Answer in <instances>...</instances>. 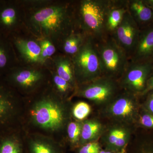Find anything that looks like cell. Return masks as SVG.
<instances>
[{
	"mask_svg": "<svg viewBox=\"0 0 153 153\" xmlns=\"http://www.w3.org/2000/svg\"><path fill=\"white\" fill-rule=\"evenodd\" d=\"M114 0H82L78 6L79 24L82 32L96 41L108 36L107 17Z\"/></svg>",
	"mask_w": 153,
	"mask_h": 153,
	"instance_id": "6da1fadb",
	"label": "cell"
},
{
	"mask_svg": "<svg viewBox=\"0 0 153 153\" xmlns=\"http://www.w3.org/2000/svg\"><path fill=\"white\" fill-rule=\"evenodd\" d=\"M74 20L72 12L66 6L46 7L37 11L32 18L35 27L44 35L50 36H68L73 31Z\"/></svg>",
	"mask_w": 153,
	"mask_h": 153,
	"instance_id": "7a4b0ae2",
	"label": "cell"
},
{
	"mask_svg": "<svg viewBox=\"0 0 153 153\" xmlns=\"http://www.w3.org/2000/svg\"><path fill=\"white\" fill-rule=\"evenodd\" d=\"M96 42L102 76L118 80L129 63L128 55L111 35Z\"/></svg>",
	"mask_w": 153,
	"mask_h": 153,
	"instance_id": "3957f363",
	"label": "cell"
},
{
	"mask_svg": "<svg viewBox=\"0 0 153 153\" xmlns=\"http://www.w3.org/2000/svg\"><path fill=\"white\" fill-rule=\"evenodd\" d=\"M75 78L86 83L102 76L96 42L87 36L77 53L71 57Z\"/></svg>",
	"mask_w": 153,
	"mask_h": 153,
	"instance_id": "277c9868",
	"label": "cell"
},
{
	"mask_svg": "<svg viewBox=\"0 0 153 153\" xmlns=\"http://www.w3.org/2000/svg\"><path fill=\"white\" fill-rule=\"evenodd\" d=\"M153 72V62L150 60L143 62L130 61L123 74L118 80L124 90L135 94L141 95Z\"/></svg>",
	"mask_w": 153,
	"mask_h": 153,
	"instance_id": "5b68a950",
	"label": "cell"
},
{
	"mask_svg": "<svg viewBox=\"0 0 153 153\" xmlns=\"http://www.w3.org/2000/svg\"><path fill=\"white\" fill-rule=\"evenodd\" d=\"M31 115L36 125L49 130L60 128L65 118L64 111L60 105L49 99L38 102L31 110Z\"/></svg>",
	"mask_w": 153,
	"mask_h": 153,
	"instance_id": "8992f818",
	"label": "cell"
},
{
	"mask_svg": "<svg viewBox=\"0 0 153 153\" xmlns=\"http://www.w3.org/2000/svg\"><path fill=\"white\" fill-rule=\"evenodd\" d=\"M118 87L120 86L118 80L102 76L85 83L79 90V94L96 103H104L117 95Z\"/></svg>",
	"mask_w": 153,
	"mask_h": 153,
	"instance_id": "52a82bcc",
	"label": "cell"
},
{
	"mask_svg": "<svg viewBox=\"0 0 153 153\" xmlns=\"http://www.w3.org/2000/svg\"><path fill=\"white\" fill-rule=\"evenodd\" d=\"M140 30L137 24L127 11L120 24L111 35L130 59L136 46Z\"/></svg>",
	"mask_w": 153,
	"mask_h": 153,
	"instance_id": "ba28073f",
	"label": "cell"
},
{
	"mask_svg": "<svg viewBox=\"0 0 153 153\" xmlns=\"http://www.w3.org/2000/svg\"><path fill=\"white\" fill-rule=\"evenodd\" d=\"M136 96L126 91L123 93L117 94L113 99L108 109L110 114L122 120L133 119L137 113Z\"/></svg>",
	"mask_w": 153,
	"mask_h": 153,
	"instance_id": "9c48e42d",
	"label": "cell"
},
{
	"mask_svg": "<svg viewBox=\"0 0 153 153\" xmlns=\"http://www.w3.org/2000/svg\"><path fill=\"white\" fill-rule=\"evenodd\" d=\"M153 55V24L140 30L137 42L130 61L143 62L150 60Z\"/></svg>",
	"mask_w": 153,
	"mask_h": 153,
	"instance_id": "30bf717a",
	"label": "cell"
},
{
	"mask_svg": "<svg viewBox=\"0 0 153 153\" xmlns=\"http://www.w3.org/2000/svg\"><path fill=\"white\" fill-rule=\"evenodd\" d=\"M127 8L140 30L153 24V11L143 0H128Z\"/></svg>",
	"mask_w": 153,
	"mask_h": 153,
	"instance_id": "8fae6325",
	"label": "cell"
},
{
	"mask_svg": "<svg viewBox=\"0 0 153 153\" xmlns=\"http://www.w3.org/2000/svg\"><path fill=\"white\" fill-rule=\"evenodd\" d=\"M128 0H114L107 17L106 30L108 35H112L128 11Z\"/></svg>",
	"mask_w": 153,
	"mask_h": 153,
	"instance_id": "7c38bea8",
	"label": "cell"
},
{
	"mask_svg": "<svg viewBox=\"0 0 153 153\" xmlns=\"http://www.w3.org/2000/svg\"><path fill=\"white\" fill-rule=\"evenodd\" d=\"M14 44L21 55L28 62L40 63L41 47L36 41L15 38Z\"/></svg>",
	"mask_w": 153,
	"mask_h": 153,
	"instance_id": "4fadbf2b",
	"label": "cell"
},
{
	"mask_svg": "<svg viewBox=\"0 0 153 153\" xmlns=\"http://www.w3.org/2000/svg\"><path fill=\"white\" fill-rule=\"evenodd\" d=\"M11 77L17 85L28 88L34 87L40 82L42 74L35 69H20L12 72Z\"/></svg>",
	"mask_w": 153,
	"mask_h": 153,
	"instance_id": "5bb4252c",
	"label": "cell"
},
{
	"mask_svg": "<svg viewBox=\"0 0 153 153\" xmlns=\"http://www.w3.org/2000/svg\"><path fill=\"white\" fill-rule=\"evenodd\" d=\"M18 12L16 7L9 4L0 2V30L10 31L17 24Z\"/></svg>",
	"mask_w": 153,
	"mask_h": 153,
	"instance_id": "9a60e30c",
	"label": "cell"
},
{
	"mask_svg": "<svg viewBox=\"0 0 153 153\" xmlns=\"http://www.w3.org/2000/svg\"><path fill=\"white\" fill-rule=\"evenodd\" d=\"M55 64L57 75L72 86L74 85L76 78L71 57L68 56H59L55 59Z\"/></svg>",
	"mask_w": 153,
	"mask_h": 153,
	"instance_id": "2e32d148",
	"label": "cell"
},
{
	"mask_svg": "<svg viewBox=\"0 0 153 153\" xmlns=\"http://www.w3.org/2000/svg\"><path fill=\"white\" fill-rule=\"evenodd\" d=\"M87 37L82 32L76 33L73 30L66 36L63 42V49L67 56L71 58L76 55L84 44Z\"/></svg>",
	"mask_w": 153,
	"mask_h": 153,
	"instance_id": "e0dca14e",
	"label": "cell"
},
{
	"mask_svg": "<svg viewBox=\"0 0 153 153\" xmlns=\"http://www.w3.org/2000/svg\"><path fill=\"white\" fill-rule=\"evenodd\" d=\"M101 130V124L97 121H86L82 125L80 138L81 141L88 143L95 140L100 134Z\"/></svg>",
	"mask_w": 153,
	"mask_h": 153,
	"instance_id": "ac0fdd59",
	"label": "cell"
},
{
	"mask_svg": "<svg viewBox=\"0 0 153 153\" xmlns=\"http://www.w3.org/2000/svg\"><path fill=\"white\" fill-rule=\"evenodd\" d=\"M0 34V71L10 67L12 59L11 45Z\"/></svg>",
	"mask_w": 153,
	"mask_h": 153,
	"instance_id": "d6986e66",
	"label": "cell"
},
{
	"mask_svg": "<svg viewBox=\"0 0 153 153\" xmlns=\"http://www.w3.org/2000/svg\"><path fill=\"white\" fill-rule=\"evenodd\" d=\"M91 111V108L89 105L84 102H80L74 105L72 113L75 118L82 120L88 116Z\"/></svg>",
	"mask_w": 153,
	"mask_h": 153,
	"instance_id": "ffe728a7",
	"label": "cell"
},
{
	"mask_svg": "<svg viewBox=\"0 0 153 153\" xmlns=\"http://www.w3.org/2000/svg\"><path fill=\"white\" fill-rule=\"evenodd\" d=\"M40 45L41 47L40 63H44L55 53L56 49L54 45L47 39L42 40L40 42Z\"/></svg>",
	"mask_w": 153,
	"mask_h": 153,
	"instance_id": "44dd1931",
	"label": "cell"
},
{
	"mask_svg": "<svg viewBox=\"0 0 153 153\" xmlns=\"http://www.w3.org/2000/svg\"><path fill=\"white\" fill-rule=\"evenodd\" d=\"M82 125L77 122H71L68 124L67 128L68 137L73 143L78 142L80 139Z\"/></svg>",
	"mask_w": 153,
	"mask_h": 153,
	"instance_id": "7402d4cb",
	"label": "cell"
},
{
	"mask_svg": "<svg viewBox=\"0 0 153 153\" xmlns=\"http://www.w3.org/2000/svg\"><path fill=\"white\" fill-rule=\"evenodd\" d=\"M0 87V118L2 117L10 111L11 103L8 98L7 93Z\"/></svg>",
	"mask_w": 153,
	"mask_h": 153,
	"instance_id": "603a6c76",
	"label": "cell"
},
{
	"mask_svg": "<svg viewBox=\"0 0 153 153\" xmlns=\"http://www.w3.org/2000/svg\"><path fill=\"white\" fill-rule=\"evenodd\" d=\"M0 153H21V149L19 144L16 141L7 140L1 145Z\"/></svg>",
	"mask_w": 153,
	"mask_h": 153,
	"instance_id": "cb8c5ba5",
	"label": "cell"
},
{
	"mask_svg": "<svg viewBox=\"0 0 153 153\" xmlns=\"http://www.w3.org/2000/svg\"><path fill=\"white\" fill-rule=\"evenodd\" d=\"M53 81L57 90L61 93H67L72 87L69 82L60 77L57 74H55L53 76Z\"/></svg>",
	"mask_w": 153,
	"mask_h": 153,
	"instance_id": "d4e9b609",
	"label": "cell"
},
{
	"mask_svg": "<svg viewBox=\"0 0 153 153\" xmlns=\"http://www.w3.org/2000/svg\"><path fill=\"white\" fill-rule=\"evenodd\" d=\"M33 153H54L50 146L41 142L36 141L32 145Z\"/></svg>",
	"mask_w": 153,
	"mask_h": 153,
	"instance_id": "484cf974",
	"label": "cell"
},
{
	"mask_svg": "<svg viewBox=\"0 0 153 153\" xmlns=\"http://www.w3.org/2000/svg\"><path fill=\"white\" fill-rule=\"evenodd\" d=\"M124 129L123 128H115L110 131L107 137V141L110 146L113 147Z\"/></svg>",
	"mask_w": 153,
	"mask_h": 153,
	"instance_id": "4316f807",
	"label": "cell"
},
{
	"mask_svg": "<svg viewBox=\"0 0 153 153\" xmlns=\"http://www.w3.org/2000/svg\"><path fill=\"white\" fill-rule=\"evenodd\" d=\"M139 123L144 127L153 128V115L148 111L144 113L140 116Z\"/></svg>",
	"mask_w": 153,
	"mask_h": 153,
	"instance_id": "83f0119b",
	"label": "cell"
},
{
	"mask_svg": "<svg viewBox=\"0 0 153 153\" xmlns=\"http://www.w3.org/2000/svg\"><path fill=\"white\" fill-rule=\"evenodd\" d=\"M100 151V146L95 142L88 143L80 149L79 153H99Z\"/></svg>",
	"mask_w": 153,
	"mask_h": 153,
	"instance_id": "f1b7e54d",
	"label": "cell"
},
{
	"mask_svg": "<svg viewBox=\"0 0 153 153\" xmlns=\"http://www.w3.org/2000/svg\"><path fill=\"white\" fill-rule=\"evenodd\" d=\"M129 138V134H128V132L126 131L125 129H124L112 148L115 149H121L122 148L126 146L127 143L128 141Z\"/></svg>",
	"mask_w": 153,
	"mask_h": 153,
	"instance_id": "f546056e",
	"label": "cell"
},
{
	"mask_svg": "<svg viewBox=\"0 0 153 153\" xmlns=\"http://www.w3.org/2000/svg\"><path fill=\"white\" fill-rule=\"evenodd\" d=\"M136 153H153V140L142 143L137 148Z\"/></svg>",
	"mask_w": 153,
	"mask_h": 153,
	"instance_id": "4dcf8cb0",
	"label": "cell"
},
{
	"mask_svg": "<svg viewBox=\"0 0 153 153\" xmlns=\"http://www.w3.org/2000/svg\"><path fill=\"white\" fill-rule=\"evenodd\" d=\"M148 94L146 102V107L148 112L153 115V91L147 94Z\"/></svg>",
	"mask_w": 153,
	"mask_h": 153,
	"instance_id": "1f68e13d",
	"label": "cell"
},
{
	"mask_svg": "<svg viewBox=\"0 0 153 153\" xmlns=\"http://www.w3.org/2000/svg\"><path fill=\"white\" fill-rule=\"evenodd\" d=\"M153 91V72L148 80L146 89L141 95H146L150 91Z\"/></svg>",
	"mask_w": 153,
	"mask_h": 153,
	"instance_id": "d6a6232c",
	"label": "cell"
},
{
	"mask_svg": "<svg viewBox=\"0 0 153 153\" xmlns=\"http://www.w3.org/2000/svg\"><path fill=\"white\" fill-rule=\"evenodd\" d=\"M143 1L145 4L153 11V0H143Z\"/></svg>",
	"mask_w": 153,
	"mask_h": 153,
	"instance_id": "836d02e7",
	"label": "cell"
},
{
	"mask_svg": "<svg viewBox=\"0 0 153 153\" xmlns=\"http://www.w3.org/2000/svg\"><path fill=\"white\" fill-rule=\"evenodd\" d=\"M117 153H126V146L124 147L123 148L120 149V152H119Z\"/></svg>",
	"mask_w": 153,
	"mask_h": 153,
	"instance_id": "e575fe53",
	"label": "cell"
},
{
	"mask_svg": "<svg viewBox=\"0 0 153 153\" xmlns=\"http://www.w3.org/2000/svg\"><path fill=\"white\" fill-rule=\"evenodd\" d=\"M99 153H105V151H100Z\"/></svg>",
	"mask_w": 153,
	"mask_h": 153,
	"instance_id": "d590c367",
	"label": "cell"
},
{
	"mask_svg": "<svg viewBox=\"0 0 153 153\" xmlns=\"http://www.w3.org/2000/svg\"><path fill=\"white\" fill-rule=\"evenodd\" d=\"M150 60L151 61H152V62H153V55H152V57H151Z\"/></svg>",
	"mask_w": 153,
	"mask_h": 153,
	"instance_id": "8d00e7d4",
	"label": "cell"
}]
</instances>
